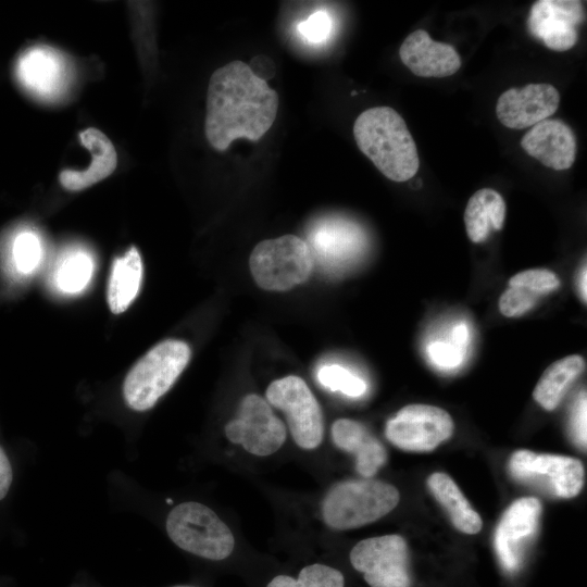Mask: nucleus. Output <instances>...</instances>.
<instances>
[{"mask_svg": "<svg viewBox=\"0 0 587 587\" xmlns=\"http://www.w3.org/2000/svg\"><path fill=\"white\" fill-rule=\"evenodd\" d=\"M539 296L517 286H509L499 298V310L507 317L525 314L535 307Z\"/></svg>", "mask_w": 587, "mask_h": 587, "instance_id": "nucleus-30", "label": "nucleus"}, {"mask_svg": "<svg viewBox=\"0 0 587 587\" xmlns=\"http://www.w3.org/2000/svg\"><path fill=\"white\" fill-rule=\"evenodd\" d=\"M16 72L21 84L34 95L50 98L65 84L64 60L48 47L27 50L18 60Z\"/></svg>", "mask_w": 587, "mask_h": 587, "instance_id": "nucleus-17", "label": "nucleus"}, {"mask_svg": "<svg viewBox=\"0 0 587 587\" xmlns=\"http://www.w3.org/2000/svg\"><path fill=\"white\" fill-rule=\"evenodd\" d=\"M509 472L515 479L560 498L577 496L584 485L582 462L565 455L517 450L509 460Z\"/></svg>", "mask_w": 587, "mask_h": 587, "instance_id": "nucleus-8", "label": "nucleus"}, {"mask_svg": "<svg viewBox=\"0 0 587 587\" xmlns=\"http://www.w3.org/2000/svg\"><path fill=\"white\" fill-rule=\"evenodd\" d=\"M584 369V359L578 354L553 362L539 378L533 398L545 410H554Z\"/></svg>", "mask_w": 587, "mask_h": 587, "instance_id": "nucleus-23", "label": "nucleus"}, {"mask_svg": "<svg viewBox=\"0 0 587 587\" xmlns=\"http://www.w3.org/2000/svg\"><path fill=\"white\" fill-rule=\"evenodd\" d=\"M332 437L336 447L355 457V469L365 478L374 476L387 461L385 447L357 421H335Z\"/></svg>", "mask_w": 587, "mask_h": 587, "instance_id": "nucleus-18", "label": "nucleus"}, {"mask_svg": "<svg viewBox=\"0 0 587 587\" xmlns=\"http://www.w3.org/2000/svg\"><path fill=\"white\" fill-rule=\"evenodd\" d=\"M505 220V202L492 188H482L472 195L464 211V224L471 241H485L492 230H501Z\"/></svg>", "mask_w": 587, "mask_h": 587, "instance_id": "nucleus-20", "label": "nucleus"}, {"mask_svg": "<svg viewBox=\"0 0 587 587\" xmlns=\"http://www.w3.org/2000/svg\"><path fill=\"white\" fill-rule=\"evenodd\" d=\"M91 258L80 251L67 255L57 272V284L65 292L74 294L85 288L92 274Z\"/></svg>", "mask_w": 587, "mask_h": 587, "instance_id": "nucleus-26", "label": "nucleus"}, {"mask_svg": "<svg viewBox=\"0 0 587 587\" xmlns=\"http://www.w3.org/2000/svg\"><path fill=\"white\" fill-rule=\"evenodd\" d=\"M317 379L323 387L351 398L363 396L367 388L362 378L337 364L322 366L317 372Z\"/></svg>", "mask_w": 587, "mask_h": 587, "instance_id": "nucleus-27", "label": "nucleus"}, {"mask_svg": "<svg viewBox=\"0 0 587 587\" xmlns=\"http://www.w3.org/2000/svg\"><path fill=\"white\" fill-rule=\"evenodd\" d=\"M586 278H587L586 265L584 264V267L580 268L578 277H577V287H578L580 299L585 303L587 300Z\"/></svg>", "mask_w": 587, "mask_h": 587, "instance_id": "nucleus-36", "label": "nucleus"}, {"mask_svg": "<svg viewBox=\"0 0 587 587\" xmlns=\"http://www.w3.org/2000/svg\"><path fill=\"white\" fill-rule=\"evenodd\" d=\"M267 401L285 412L295 442L302 449L319 447L324 423L321 407L305 384L295 375L276 379L266 389Z\"/></svg>", "mask_w": 587, "mask_h": 587, "instance_id": "nucleus-7", "label": "nucleus"}, {"mask_svg": "<svg viewBox=\"0 0 587 587\" xmlns=\"http://www.w3.org/2000/svg\"><path fill=\"white\" fill-rule=\"evenodd\" d=\"M399 491L388 483L364 478L334 485L322 502V515L334 529H351L373 523L396 508Z\"/></svg>", "mask_w": 587, "mask_h": 587, "instance_id": "nucleus-4", "label": "nucleus"}, {"mask_svg": "<svg viewBox=\"0 0 587 587\" xmlns=\"http://www.w3.org/2000/svg\"><path fill=\"white\" fill-rule=\"evenodd\" d=\"M465 350L454 344L436 341L427 347L429 359L441 369H454L463 361Z\"/></svg>", "mask_w": 587, "mask_h": 587, "instance_id": "nucleus-32", "label": "nucleus"}, {"mask_svg": "<svg viewBox=\"0 0 587 587\" xmlns=\"http://www.w3.org/2000/svg\"><path fill=\"white\" fill-rule=\"evenodd\" d=\"M165 527L177 547L195 555L218 561L234 550L235 540L229 527L202 503L177 504L168 513Z\"/></svg>", "mask_w": 587, "mask_h": 587, "instance_id": "nucleus-5", "label": "nucleus"}, {"mask_svg": "<svg viewBox=\"0 0 587 587\" xmlns=\"http://www.w3.org/2000/svg\"><path fill=\"white\" fill-rule=\"evenodd\" d=\"M350 562L371 587H411L408 545L399 535L359 541L350 552Z\"/></svg>", "mask_w": 587, "mask_h": 587, "instance_id": "nucleus-9", "label": "nucleus"}, {"mask_svg": "<svg viewBox=\"0 0 587 587\" xmlns=\"http://www.w3.org/2000/svg\"><path fill=\"white\" fill-rule=\"evenodd\" d=\"M225 435L249 453L267 457L283 446L286 428L262 397L250 394L241 400L237 417L225 426Z\"/></svg>", "mask_w": 587, "mask_h": 587, "instance_id": "nucleus-11", "label": "nucleus"}, {"mask_svg": "<svg viewBox=\"0 0 587 587\" xmlns=\"http://www.w3.org/2000/svg\"><path fill=\"white\" fill-rule=\"evenodd\" d=\"M333 27L329 14L325 11H316L300 22L297 26L299 35L312 43H321L327 40Z\"/></svg>", "mask_w": 587, "mask_h": 587, "instance_id": "nucleus-31", "label": "nucleus"}, {"mask_svg": "<svg viewBox=\"0 0 587 587\" xmlns=\"http://www.w3.org/2000/svg\"><path fill=\"white\" fill-rule=\"evenodd\" d=\"M79 139L91 153L92 161L84 171L63 170L60 173L61 185L71 191H79L103 180L117 165L115 148L102 132L89 127L79 133Z\"/></svg>", "mask_w": 587, "mask_h": 587, "instance_id": "nucleus-19", "label": "nucleus"}, {"mask_svg": "<svg viewBox=\"0 0 587 587\" xmlns=\"http://www.w3.org/2000/svg\"><path fill=\"white\" fill-rule=\"evenodd\" d=\"M249 265L261 288L285 291L307 280L313 267V254L307 241L289 234L259 242L250 254Z\"/></svg>", "mask_w": 587, "mask_h": 587, "instance_id": "nucleus-6", "label": "nucleus"}, {"mask_svg": "<svg viewBox=\"0 0 587 587\" xmlns=\"http://www.w3.org/2000/svg\"><path fill=\"white\" fill-rule=\"evenodd\" d=\"M278 110V95L267 82L239 60L218 67L207 91L204 130L218 151L246 138L261 139L272 127Z\"/></svg>", "mask_w": 587, "mask_h": 587, "instance_id": "nucleus-1", "label": "nucleus"}, {"mask_svg": "<svg viewBox=\"0 0 587 587\" xmlns=\"http://www.w3.org/2000/svg\"><path fill=\"white\" fill-rule=\"evenodd\" d=\"M354 140L377 170L394 182H407L419 170L417 148L402 116L392 108L375 107L354 121Z\"/></svg>", "mask_w": 587, "mask_h": 587, "instance_id": "nucleus-2", "label": "nucleus"}, {"mask_svg": "<svg viewBox=\"0 0 587 587\" xmlns=\"http://www.w3.org/2000/svg\"><path fill=\"white\" fill-rule=\"evenodd\" d=\"M427 486L457 529L469 535L480 530L483 522L479 514L449 475L434 473L427 478Z\"/></svg>", "mask_w": 587, "mask_h": 587, "instance_id": "nucleus-22", "label": "nucleus"}, {"mask_svg": "<svg viewBox=\"0 0 587 587\" xmlns=\"http://www.w3.org/2000/svg\"><path fill=\"white\" fill-rule=\"evenodd\" d=\"M509 286L525 288L540 297L559 288L560 279L550 270L530 268L512 276Z\"/></svg>", "mask_w": 587, "mask_h": 587, "instance_id": "nucleus-29", "label": "nucleus"}, {"mask_svg": "<svg viewBox=\"0 0 587 587\" xmlns=\"http://www.w3.org/2000/svg\"><path fill=\"white\" fill-rule=\"evenodd\" d=\"M521 147L545 166L563 171L576 159V137L573 129L558 118H546L522 137Z\"/></svg>", "mask_w": 587, "mask_h": 587, "instance_id": "nucleus-15", "label": "nucleus"}, {"mask_svg": "<svg viewBox=\"0 0 587 587\" xmlns=\"http://www.w3.org/2000/svg\"><path fill=\"white\" fill-rule=\"evenodd\" d=\"M13 479L12 466L8 455L0 446V500H2L11 486Z\"/></svg>", "mask_w": 587, "mask_h": 587, "instance_id": "nucleus-34", "label": "nucleus"}, {"mask_svg": "<svg viewBox=\"0 0 587 587\" xmlns=\"http://www.w3.org/2000/svg\"><path fill=\"white\" fill-rule=\"evenodd\" d=\"M584 18L580 1L538 0L530 8L527 28L548 49L562 52L576 45Z\"/></svg>", "mask_w": 587, "mask_h": 587, "instance_id": "nucleus-12", "label": "nucleus"}, {"mask_svg": "<svg viewBox=\"0 0 587 587\" xmlns=\"http://www.w3.org/2000/svg\"><path fill=\"white\" fill-rule=\"evenodd\" d=\"M191 351L183 340L166 339L141 357L123 383L125 403L143 412L155 405L177 380L190 360Z\"/></svg>", "mask_w": 587, "mask_h": 587, "instance_id": "nucleus-3", "label": "nucleus"}, {"mask_svg": "<svg viewBox=\"0 0 587 587\" xmlns=\"http://www.w3.org/2000/svg\"><path fill=\"white\" fill-rule=\"evenodd\" d=\"M342 574L325 564H311L304 566L297 579L288 575H277L267 587H344Z\"/></svg>", "mask_w": 587, "mask_h": 587, "instance_id": "nucleus-25", "label": "nucleus"}, {"mask_svg": "<svg viewBox=\"0 0 587 587\" xmlns=\"http://www.w3.org/2000/svg\"><path fill=\"white\" fill-rule=\"evenodd\" d=\"M357 234V230L345 222L325 220L317 223L312 234L310 232V245L312 243L317 254L334 259L353 251Z\"/></svg>", "mask_w": 587, "mask_h": 587, "instance_id": "nucleus-24", "label": "nucleus"}, {"mask_svg": "<svg viewBox=\"0 0 587 587\" xmlns=\"http://www.w3.org/2000/svg\"><path fill=\"white\" fill-rule=\"evenodd\" d=\"M559 102V91L551 84H527L522 88L503 91L496 104V115L508 128L533 127L553 115Z\"/></svg>", "mask_w": 587, "mask_h": 587, "instance_id": "nucleus-14", "label": "nucleus"}, {"mask_svg": "<svg viewBox=\"0 0 587 587\" xmlns=\"http://www.w3.org/2000/svg\"><path fill=\"white\" fill-rule=\"evenodd\" d=\"M399 57L420 77H447L461 66L457 50L451 45L435 41L424 29L414 30L403 40Z\"/></svg>", "mask_w": 587, "mask_h": 587, "instance_id": "nucleus-16", "label": "nucleus"}, {"mask_svg": "<svg viewBox=\"0 0 587 587\" xmlns=\"http://www.w3.org/2000/svg\"><path fill=\"white\" fill-rule=\"evenodd\" d=\"M452 344L465 350L470 340V330L465 324H458L451 332Z\"/></svg>", "mask_w": 587, "mask_h": 587, "instance_id": "nucleus-35", "label": "nucleus"}, {"mask_svg": "<svg viewBox=\"0 0 587 587\" xmlns=\"http://www.w3.org/2000/svg\"><path fill=\"white\" fill-rule=\"evenodd\" d=\"M453 421L441 408L409 404L388 420L386 438L399 449L412 452L434 450L453 433Z\"/></svg>", "mask_w": 587, "mask_h": 587, "instance_id": "nucleus-10", "label": "nucleus"}, {"mask_svg": "<svg viewBox=\"0 0 587 587\" xmlns=\"http://www.w3.org/2000/svg\"><path fill=\"white\" fill-rule=\"evenodd\" d=\"M142 280V261L136 247H130L112 263L107 301L113 314L125 312L137 297Z\"/></svg>", "mask_w": 587, "mask_h": 587, "instance_id": "nucleus-21", "label": "nucleus"}, {"mask_svg": "<svg viewBox=\"0 0 587 587\" xmlns=\"http://www.w3.org/2000/svg\"><path fill=\"white\" fill-rule=\"evenodd\" d=\"M540 513V501L524 497L512 502L502 514L495 532V550L508 572L521 566L524 549L537 530Z\"/></svg>", "mask_w": 587, "mask_h": 587, "instance_id": "nucleus-13", "label": "nucleus"}, {"mask_svg": "<svg viewBox=\"0 0 587 587\" xmlns=\"http://www.w3.org/2000/svg\"><path fill=\"white\" fill-rule=\"evenodd\" d=\"M586 391H580L572 409L571 433L580 448H586Z\"/></svg>", "mask_w": 587, "mask_h": 587, "instance_id": "nucleus-33", "label": "nucleus"}, {"mask_svg": "<svg viewBox=\"0 0 587 587\" xmlns=\"http://www.w3.org/2000/svg\"><path fill=\"white\" fill-rule=\"evenodd\" d=\"M41 245L38 236L25 230L16 235L12 242V261L15 270L27 275L32 273L40 262Z\"/></svg>", "mask_w": 587, "mask_h": 587, "instance_id": "nucleus-28", "label": "nucleus"}]
</instances>
